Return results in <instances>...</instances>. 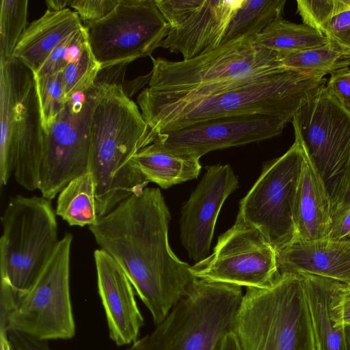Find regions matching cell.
Returning <instances> with one entry per match:
<instances>
[{
    "mask_svg": "<svg viewBox=\"0 0 350 350\" xmlns=\"http://www.w3.org/2000/svg\"><path fill=\"white\" fill-rule=\"evenodd\" d=\"M170 220L160 189L146 187L89 226L100 249L123 269L156 325L198 280L170 247Z\"/></svg>",
    "mask_w": 350,
    "mask_h": 350,
    "instance_id": "obj_1",
    "label": "cell"
},
{
    "mask_svg": "<svg viewBox=\"0 0 350 350\" xmlns=\"http://www.w3.org/2000/svg\"><path fill=\"white\" fill-rule=\"evenodd\" d=\"M326 81L322 75L284 69L183 92L146 88L137 99L147 125L146 144H152L159 134L223 116L263 114L291 122Z\"/></svg>",
    "mask_w": 350,
    "mask_h": 350,
    "instance_id": "obj_2",
    "label": "cell"
},
{
    "mask_svg": "<svg viewBox=\"0 0 350 350\" xmlns=\"http://www.w3.org/2000/svg\"><path fill=\"white\" fill-rule=\"evenodd\" d=\"M146 131L142 112L122 85L100 82L91 114L89 166L98 219L149 183L134 162L135 154L146 146Z\"/></svg>",
    "mask_w": 350,
    "mask_h": 350,
    "instance_id": "obj_3",
    "label": "cell"
},
{
    "mask_svg": "<svg viewBox=\"0 0 350 350\" xmlns=\"http://www.w3.org/2000/svg\"><path fill=\"white\" fill-rule=\"evenodd\" d=\"M232 332L242 350H315L300 273H279L265 288L247 287Z\"/></svg>",
    "mask_w": 350,
    "mask_h": 350,
    "instance_id": "obj_4",
    "label": "cell"
},
{
    "mask_svg": "<svg viewBox=\"0 0 350 350\" xmlns=\"http://www.w3.org/2000/svg\"><path fill=\"white\" fill-rule=\"evenodd\" d=\"M0 186L14 172L28 191L38 189L44 131L34 72L18 58L0 61Z\"/></svg>",
    "mask_w": 350,
    "mask_h": 350,
    "instance_id": "obj_5",
    "label": "cell"
},
{
    "mask_svg": "<svg viewBox=\"0 0 350 350\" xmlns=\"http://www.w3.org/2000/svg\"><path fill=\"white\" fill-rule=\"evenodd\" d=\"M72 237L66 233L31 288L24 294L4 282L0 290V335L18 332L36 339L68 340L75 334L70 294Z\"/></svg>",
    "mask_w": 350,
    "mask_h": 350,
    "instance_id": "obj_6",
    "label": "cell"
},
{
    "mask_svg": "<svg viewBox=\"0 0 350 350\" xmlns=\"http://www.w3.org/2000/svg\"><path fill=\"white\" fill-rule=\"evenodd\" d=\"M243 296L239 286L198 279L166 318L126 350H217Z\"/></svg>",
    "mask_w": 350,
    "mask_h": 350,
    "instance_id": "obj_7",
    "label": "cell"
},
{
    "mask_svg": "<svg viewBox=\"0 0 350 350\" xmlns=\"http://www.w3.org/2000/svg\"><path fill=\"white\" fill-rule=\"evenodd\" d=\"M1 280L20 294L36 282L55 253L57 237L56 213L43 196L10 198L1 217Z\"/></svg>",
    "mask_w": 350,
    "mask_h": 350,
    "instance_id": "obj_8",
    "label": "cell"
},
{
    "mask_svg": "<svg viewBox=\"0 0 350 350\" xmlns=\"http://www.w3.org/2000/svg\"><path fill=\"white\" fill-rule=\"evenodd\" d=\"M242 38L189 60L173 62L152 56L150 89L183 92L275 72L284 68L278 52Z\"/></svg>",
    "mask_w": 350,
    "mask_h": 350,
    "instance_id": "obj_9",
    "label": "cell"
},
{
    "mask_svg": "<svg viewBox=\"0 0 350 350\" xmlns=\"http://www.w3.org/2000/svg\"><path fill=\"white\" fill-rule=\"evenodd\" d=\"M304 153L295 139L281 157L265 163L241 200L238 215L258 228L276 250L297 240L294 207Z\"/></svg>",
    "mask_w": 350,
    "mask_h": 350,
    "instance_id": "obj_10",
    "label": "cell"
},
{
    "mask_svg": "<svg viewBox=\"0 0 350 350\" xmlns=\"http://www.w3.org/2000/svg\"><path fill=\"white\" fill-rule=\"evenodd\" d=\"M100 86L76 92L44 132L38 189L51 200L72 179L88 172L90 158V121Z\"/></svg>",
    "mask_w": 350,
    "mask_h": 350,
    "instance_id": "obj_11",
    "label": "cell"
},
{
    "mask_svg": "<svg viewBox=\"0 0 350 350\" xmlns=\"http://www.w3.org/2000/svg\"><path fill=\"white\" fill-rule=\"evenodd\" d=\"M83 26L100 70L151 56L170 30L154 0H120L105 17Z\"/></svg>",
    "mask_w": 350,
    "mask_h": 350,
    "instance_id": "obj_12",
    "label": "cell"
},
{
    "mask_svg": "<svg viewBox=\"0 0 350 350\" xmlns=\"http://www.w3.org/2000/svg\"><path fill=\"white\" fill-rule=\"evenodd\" d=\"M295 139L310 158L334 197L350 164V112L325 85L293 117Z\"/></svg>",
    "mask_w": 350,
    "mask_h": 350,
    "instance_id": "obj_13",
    "label": "cell"
},
{
    "mask_svg": "<svg viewBox=\"0 0 350 350\" xmlns=\"http://www.w3.org/2000/svg\"><path fill=\"white\" fill-rule=\"evenodd\" d=\"M198 279L265 288L279 274L276 251L264 234L237 215L211 254L190 267Z\"/></svg>",
    "mask_w": 350,
    "mask_h": 350,
    "instance_id": "obj_14",
    "label": "cell"
},
{
    "mask_svg": "<svg viewBox=\"0 0 350 350\" xmlns=\"http://www.w3.org/2000/svg\"><path fill=\"white\" fill-rule=\"evenodd\" d=\"M286 124L279 118L263 114L223 116L159 134L153 142L170 152L200 159L211 151L278 136Z\"/></svg>",
    "mask_w": 350,
    "mask_h": 350,
    "instance_id": "obj_15",
    "label": "cell"
},
{
    "mask_svg": "<svg viewBox=\"0 0 350 350\" xmlns=\"http://www.w3.org/2000/svg\"><path fill=\"white\" fill-rule=\"evenodd\" d=\"M238 187V178L229 165H208L184 203L180 219L181 242L189 258L196 262L209 256L219 213L227 198Z\"/></svg>",
    "mask_w": 350,
    "mask_h": 350,
    "instance_id": "obj_16",
    "label": "cell"
},
{
    "mask_svg": "<svg viewBox=\"0 0 350 350\" xmlns=\"http://www.w3.org/2000/svg\"><path fill=\"white\" fill-rule=\"evenodd\" d=\"M97 286L105 310L110 338L118 346L138 338L144 324L133 286L118 262L104 250L94 253Z\"/></svg>",
    "mask_w": 350,
    "mask_h": 350,
    "instance_id": "obj_17",
    "label": "cell"
},
{
    "mask_svg": "<svg viewBox=\"0 0 350 350\" xmlns=\"http://www.w3.org/2000/svg\"><path fill=\"white\" fill-rule=\"evenodd\" d=\"M243 0H204L179 27L170 29L160 47L180 53L183 60L205 55L220 46L226 28Z\"/></svg>",
    "mask_w": 350,
    "mask_h": 350,
    "instance_id": "obj_18",
    "label": "cell"
},
{
    "mask_svg": "<svg viewBox=\"0 0 350 350\" xmlns=\"http://www.w3.org/2000/svg\"><path fill=\"white\" fill-rule=\"evenodd\" d=\"M276 254L279 273H306L350 284V240H297Z\"/></svg>",
    "mask_w": 350,
    "mask_h": 350,
    "instance_id": "obj_19",
    "label": "cell"
},
{
    "mask_svg": "<svg viewBox=\"0 0 350 350\" xmlns=\"http://www.w3.org/2000/svg\"><path fill=\"white\" fill-rule=\"evenodd\" d=\"M304 153L294 217L297 240L310 241L327 237L332 224V200L319 172Z\"/></svg>",
    "mask_w": 350,
    "mask_h": 350,
    "instance_id": "obj_20",
    "label": "cell"
},
{
    "mask_svg": "<svg viewBox=\"0 0 350 350\" xmlns=\"http://www.w3.org/2000/svg\"><path fill=\"white\" fill-rule=\"evenodd\" d=\"M83 27L75 11L47 10L27 27L12 57L21 60L35 74L59 44Z\"/></svg>",
    "mask_w": 350,
    "mask_h": 350,
    "instance_id": "obj_21",
    "label": "cell"
},
{
    "mask_svg": "<svg viewBox=\"0 0 350 350\" xmlns=\"http://www.w3.org/2000/svg\"><path fill=\"white\" fill-rule=\"evenodd\" d=\"M300 274L312 322L315 350H348L344 328L335 326L329 314L330 298L338 282L314 275Z\"/></svg>",
    "mask_w": 350,
    "mask_h": 350,
    "instance_id": "obj_22",
    "label": "cell"
},
{
    "mask_svg": "<svg viewBox=\"0 0 350 350\" xmlns=\"http://www.w3.org/2000/svg\"><path fill=\"white\" fill-rule=\"evenodd\" d=\"M134 162L149 183L164 189L197 178L202 168L200 159L170 152L154 142L141 149Z\"/></svg>",
    "mask_w": 350,
    "mask_h": 350,
    "instance_id": "obj_23",
    "label": "cell"
},
{
    "mask_svg": "<svg viewBox=\"0 0 350 350\" xmlns=\"http://www.w3.org/2000/svg\"><path fill=\"white\" fill-rule=\"evenodd\" d=\"M55 213L70 226H90L97 222L96 185L90 170L70 180L59 193Z\"/></svg>",
    "mask_w": 350,
    "mask_h": 350,
    "instance_id": "obj_24",
    "label": "cell"
},
{
    "mask_svg": "<svg viewBox=\"0 0 350 350\" xmlns=\"http://www.w3.org/2000/svg\"><path fill=\"white\" fill-rule=\"evenodd\" d=\"M286 0H243L231 18L221 45L242 38H254L282 16Z\"/></svg>",
    "mask_w": 350,
    "mask_h": 350,
    "instance_id": "obj_25",
    "label": "cell"
},
{
    "mask_svg": "<svg viewBox=\"0 0 350 350\" xmlns=\"http://www.w3.org/2000/svg\"><path fill=\"white\" fill-rule=\"evenodd\" d=\"M252 42L277 52H295L323 46L329 40L306 25L296 24L280 17Z\"/></svg>",
    "mask_w": 350,
    "mask_h": 350,
    "instance_id": "obj_26",
    "label": "cell"
},
{
    "mask_svg": "<svg viewBox=\"0 0 350 350\" xmlns=\"http://www.w3.org/2000/svg\"><path fill=\"white\" fill-rule=\"evenodd\" d=\"M278 56L287 70L323 77L347 70L350 65V58L329 43L305 51L278 52Z\"/></svg>",
    "mask_w": 350,
    "mask_h": 350,
    "instance_id": "obj_27",
    "label": "cell"
},
{
    "mask_svg": "<svg viewBox=\"0 0 350 350\" xmlns=\"http://www.w3.org/2000/svg\"><path fill=\"white\" fill-rule=\"evenodd\" d=\"M27 0H2L0 16V61L12 58L27 29Z\"/></svg>",
    "mask_w": 350,
    "mask_h": 350,
    "instance_id": "obj_28",
    "label": "cell"
},
{
    "mask_svg": "<svg viewBox=\"0 0 350 350\" xmlns=\"http://www.w3.org/2000/svg\"><path fill=\"white\" fill-rule=\"evenodd\" d=\"M36 80L42 124L46 132L66 107L63 73L36 77Z\"/></svg>",
    "mask_w": 350,
    "mask_h": 350,
    "instance_id": "obj_29",
    "label": "cell"
},
{
    "mask_svg": "<svg viewBox=\"0 0 350 350\" xmlns=\"http://www.w3.org/2000/svg\"><path fill=\"white\" fill-rule=\"evenodd\" d=\"M100 70L88 44L80 57L68 64L62 72L66 101L75 93L92 87Z\"/></svg>",
    "mask_w": 350,
    "mask_h": 350,
    "instance_id": "obj_30",
    "label": "cell"
},
{
    "mask_svg": "<svg viewBox=\"0 0 350 350\" xmlns=\"http://www.w3.org/2000/svg\"><path fill=\"white\" fill-rule=\"evenodd\" d=\"M88 33L83 27L65 38L49 55L36 77H41L63 72L70 63L77 59L88 45Z\"/></svg>",
    "mask_w": 350,
    "mask_h": 350,
    "instance_id": "obj_31",
    "label": "cell"
},
{
    "mask_svg": "<svg viewBox=\"0 0 350 350\" xmlns=\"http://www.w3.org/2000/svg\"><path fill=\"white\" fill-rule=\"evenodd\" d=\"M322 34L332 46L350 58V0H340L338 10L325 25Z\"/></svg>",
    "mask_w": 350,
    "mask_h": 350,
    "instance_id": "obj_32",
    "label": "cell"
},
{
    "mask_svg": "<svg viewBox=\"0 0 350 350\" xmlns=\"http://www.w3.org/2000/svg\"><path fill=\"white\" fill-rule=\"evenodd\" d=\"M296 2L297 12L303 23L321 34L340 6V0H298Z\"/></svg>",
    "mask_w": 350,
    "mask_h": 350,
    "instance_id": "obj_33",
    "label": "cell"
},
{
    "mask_svg": "<svg viewBox=\"0 0 350 350\" xmlns=\"http://www.w3.org/2000/svg\"><path fill=\"white\" fill-rule=\"evenodd\" d=\"M204 0H154L170 29L181 25Z\"/></svg>",
    "mask_w": 350,
    "mask_h": 350,
    "instance_id": "obj_34",
    "label": "cell"
},
{
    "mask_svg": "<svg viewBox=\"0 0 350 350\" xmlns=\"http://www.w3.org/2000/svg\"><path fill=\"white\" fill-rule=\"evenodd\" d=\"M329 308L335 326L350 327V284L338 283L331 296Z\"/></svg>",
    "mask_w": 350,
    "mask_h": 350,
    "instance_id": "obj_35",
    "label": "cell"
},
{
    "mask_svg": "<svg viewBox=\"0 0 350 350\" xmlns=\"http://www.w3.org/2000/svg\"><path fill=\"white\" fill-rule=\"evenodd\" d=\"M120 0H71L70 6L85 24L98 21L109 14Z\"/></svg>",
    "mask_w": 350,
    "mask_h": 350,
    "instance_id": "obj_36",
    "label": "cell"
},
{
    "mask_svg": "<svg viewBox=\"0 0 350 350\" xmlns=\"http://www.w3.org/2000/svg\"><path fill=\"white\" fill-rule=\"evenodd\" d=\"M325 88L350 112V68L330 75Z\"/></svg>",
    "mask_w": 350,
    "mask_h": 350,
    "instance_id": "obj_37",
    "label": "cell"
},
{
    "mask_svg": "<svg viewBox=\"0 0 350 350\" xmlns=\"http://www.w3.org/2000/svg\"><path fill=\"white\" fill-rule=\"evenodd\" d=\"M350 208V164L332 199V221Z\"/></svg>",
    "mask_w": 350,
    "mask_h": 350,
    "instance_id": "obj_38",
    "label": "cell"
},
{
    "mask_svg": "<svg viewBox=\"0 0 350 350\" xmlns=\"http://www.w3.org/2000/svg\"><path fill=\"white\" fill-rule=\"evenodd\" d=\"M8 337L14 350H51L46 340L36 339L18 332H9Z\"/></svg>",
    "mask_w": 350,
    "mask_h": 350,
    "instance_id": "obj_39",
    "label": "cell"
},
{
    "mask_svg": "<svg viewBox=\"0 0 350 350\" xmlns=\"http://www.w3.org/2000/svg\"><path fill=\"white\" fill-rule=\"evenodd\" d=\"M327 238L334 241L350 240V208L333 219Z\"/></svg>",
    "mask_w": 350,
    "mask_h": 350,
    "instance_id": "obj_40",
    "label": "cell"
},
{
    "mask_svg": "<svg viewBox=\"0 0 350 350\" xmlns=\"http://www.w3.org/2000/svg\"><path fill=\"white\" fill-rule=\"evenodd\" d=\"M217 350H242L234 334L230 331L221 340Z\"/></svg>",
    "mask_w": 350,
    "mask_h": 350,
    "instance_id": "obj_41",
    "label": "cell"
},
{
    "mask_svg": "<svg viewBox=\"0 0 350 350\" xmlns=\"http://www.w3.org/2000/svg\"><path fill=\"white\" fill-rule=\"evenodd\" d=\"M71 0H48L46 1V4L48 10L52 11H61L70 6Z\"/></svg>",
    "mask_w": 350,
    "mask_h": 350,
    "instance_id": "obj_42",
    "label": "cell"
},
{
    "mask_svg": "<svg viewBox=\"0 0 350 350\" xmlns=\"http://www.w3.org/2000/svg\"><path fill=\"white\" fill-rule=\"evenodd\" d=\"M0 346L1 350H14L7 335H0Z\"/></svg>",
    "mask_w": 350,
    "mask_h": 350,
    "instance_id": "obj_43",
    "label": "cell"
},
{
    "mask_svg": "<svg viewBox=\"0 0 350 350\" xmlns=\"http://www.w3.org/2000/svg\"><path fill=\"white\" fill-rule=\"evenodd\" d=\"M347 349L350 350V327H344Z\"/></svg>",
    "mask_w": 350,
    "mask_h": 350,
    "instance_id": "obj_44",
    "label": "cell"
}]
</instances>
